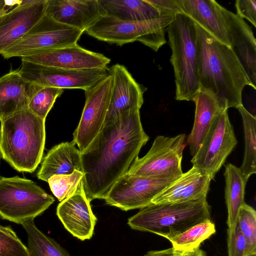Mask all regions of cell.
Returning <instances> with one entry per match:
<instances>
[{
    "instance_id": "obj_4",
    "label": "cell",
    "mask_w": 256,
    "mask_h": 256,
    "mask_svg": "<svg viewBox=\"0 0 256 256\" xmlns=\"http://www.w3.org/2000/svg\"><path fill=\"white\" fill-rule=\"evenodd\" d=\"M177 100H192L200 90L199 54L195 22L183 14H176L168 25Z\"/></svg>"
},
{
    "instance_id": "obj_19",
    "label": "cell",
    "mask_w": 256,
    "mask_h": 256,
    "mask_svg": "<svg viewBox=\"0 0 256 256\" xmlns=\"http://www.w3.org/2000/svg\"><path fill=\"white\" fill-rule=\"evenodd\" d=\"M44 14L84 32L105 15L98 0H47Z\"/></svg>"
},
{
    "instance_id": "obj_33",
    "label": "cell",
    "mask_w": 256,
    "mask_h": 256,
    "mask_svg": "<svg viewBox=\"0 0 256 256\" xmlns=\"http://www.w3.org/2000/svg\"><path fill=\"white\" fill-rule=\"evenodd\" d=\"M239 228L246 238L252 253H256V212L244 203L240 207L237 218Z\"/></svg>"
},
{
    "instance_id": "obj_6",
    "label": "cell",
    "mask_w": 256,
    "mask_h": 256,
    "mask_svg": "<svg viewBox=\"0 0 256 256\" xmlns=\"http://www.w3.org/2000/svg\"><path fill=\"white\" fill-rule=\"evenodd\" d=\"M174 17L164 16L150 20L135 22L105 15L85 32L99 40L120 46L138 41L157 52L166 42V28Z\"/></svg>"
},
{
    "instance_id": "obj_10",
    "label": "cell",
    "mask_w": 256,
    "mask_h": 256,
    "mask_svg": "<svg viewBox=\"0 0 256 256\" xmlns=\"http://www.w3.org/2000/svg\"><path fill=\"white\" fill-rule=\"evenodd\" d=\"M228 109L220 111L214 118L210 127L191 162L214 180L227 157L237 144Z\"/></svg>"
},
{
    "instance_id": "obj_39",
    "label": "cell",
    "mask_w": 256,
    "mask_h": 256,
    "mask_svg": "<svg viewBox=\"0 0 256 256\" xmlns=\"http://www.w3.org/2000/svg\"><path fill=\"white\" fill-rule=\"evenodd\" d=\"M247 256H256V253L251 254H248Z\"/></svg>"
},
{
    "instance_id": "obj_2",
    "label": "cell",
    "mask_w": 256,
    "mask_h": 256,
    "mask_svg": "<svg viewBox=\"0 0 256 256\" xmlns=\"http://www.w3.org/2000/svg\"><path fill=\"white\" fill-rule=\"evenodd\" d=\"M196 24V23H195ZM199 54L200 90L210 94L222 110L238 108L242 92L252 84L230 48L196 24Z\"/></svg>"
},
{
    "instance_id": "obj_36",
    "label": "cell",
    "mask_w": 256,
    "mask_h": 256,
    "mask_svg": "<svg viewBox=\"0 0 256 256\" xmlns=\"http://www.w3.org/2000/svg\"><path fill=\"white\" fill-rule=\"evenodd\" d=\"M160 12V15L174 16L182 14L177 0H146Z\"/></svg>"
},
{
    "instance_id": "obj_30",
    "label": "cell",
    "mask_w": 256,
    "mask_h": 256,
    "mask_svg": "<svg viewBox=\"0 0 256 256\" xmlns=\"http://www.w3.org/2000/svg\"><path fill=\"white\" fill-rule=\"evenodd\" d=\"M84 176L82 172L75 170L71 174L52 176L47 182L52 194L61 202L76 192Z\"/></svg>"
},
{
    "instance_id": "obj_14",
    "label": "cell",
    "mask_w": 256,
    "mask_h": 256,
    "mask_svg": "<svg viewBox=\"0 0 256 256\" xmlns=\"http://www.w3.org/2000/svg\"><path fill=\"white\" fill-rule=\"evenodd\" d=\"M22 60L70 70L106 68L110 62V60L104 54L84 48L77 43L40 51L22 58Z\"/></svg>"
},
{
    "instance_id": "obj_21",
    "label": "cell",
    "mask_w": 256,
    "mask_h": 256,
    "mask_svg": "<svg viewBox=\"0 0 256 256\" xmlns=\"http://www.w3.org/2000/svg\"><path fill=\"white\" fill-rule=\"evenodd\" d=\"M43 86L22 76L18 70L0 78V122L23 110Z\"/></svg>"
},
{
    "instance_id": "obj_29",
    "label": "cell",
    "mask_w": 256,
    "mask_h": 256,
    "mask_svg": "<svg viewBox=\"0 0 256 256\" xmlns=\"http://www.w3.org/2000/svg\"><path fill=\"white\" fill-rule=\"evenodd\" d=\"M215 232V225L210 220L194 225L168 240L174 250L186 252L200 248L202 242Z\"/></svg>"
},
{
    "instance_id": "obj_9",
    "label": "cell",
    "mask_w": 256,
    "mask_h": 256,
    "mask_svg": "<svg viewBox=\"0 0 256 256\" xmlns=\"http://www.w3.org/2000/svg\"><path fill=\"white\" fill-rule=\"evenodd\" d=\"M84 32L44 16L2 55L6 59L25 57L40 51L76 44Z\"/></svg>"
},
{
    "instance_id": "obj_31",
    "label": "cell",
    "mask_w": 256,
    "mask_h": 256,
    "mask_svg": "<svg viewBox=\"0 0 256 256\" xmlns=\"http://www.w3.org/2000/svg\"><path fill=\"white\" fill-rule=\"evenodd\" d=\"M64 90L43 86L34 96L28 108L35 115L46 120L56 99L63 92Z\"/></svg>"
},
{
    "instance_id": "obj_18",
    "label": "cell",
    "mask_w": 256,
    "mask_h": 256,
    "mask_svg": "<svg viewBox=\"0 0 256 256\" xmlns=\"http://www.w3.org/2000/svg\"><path fill=\"white\" fill-rule=\"evenodd\" d=\"M56 215L74 236L81 240L92 238L97 218L86 196L83 180L72 196L58 204Z\"/></svg>"
},
{
    "instance_id": "obj_20",
    "label": "cell",
    "mask_w": 256,
    "mask_h": 256,
    "mask_svg": "<svg viewBox=\"0 0 256 256\" xmlns=\"http://www.w3.org/2000/svg\"><path fill=\"white\" fill-rule=\"evenodd\" d=\"M212 180L208 174L192 166L158 194L152 204H174L206 198Z\"/></svg>"
},
{
    "instance_id": "obj_3",
    "label": "cell",
    "mask_w": 256,
    "mask_h": 256,
    "mask_svg": "<svg viewBox=\"0 0 256 256\" xmlns=\"http://www.w3.org/2000/svg\"><path fill=\"white\" fill-rule=\"evenodd\" d=\"M45 120L26 108L0 122V156L16 170L32 172L41 162Z\"/></svg>"
},
{
    "instance_id": "obj_16",
    "label": "cell",
    "mask_w": 256,
    "mask_h": 256,
    "mask_svg": "<svg viewBox=\"0 0 256 256\" xmlns=\"http://www.w3.org/2000/svg\"><path fill=\"white\" fill-rule=\"evenodd\" d=\"M47 0H22L0 14V54L9 48L44 16Z\"/></svg>"
},
{
    "instance_id": "obj_26",
    "label": "cell",
    "mask_w": 256,
    "mask_h": 256,
    "mask_svg": "<svg viewBox=\"0 0 256 256\" xmlns=\"http://www.w3.org/2000/svg\"><path fill=\"white\" fill-rule=\"evenodd\" d=\"M224 176L225 200L228 210L227 231L232 232L236 224L239 210L245 203V189L248 180L244 176L239 168L230 163L225 166Z\"/></svg>"
},
{
    "instance_id": "obj_32",
    "label": "cell",
    "mask_w": 256,
    "mask_h": 256,
    "mask_svg": "<svg viewBox=\"0 0 256 256\" xmlns=\"http://www.w3.org/2000/svg\"><path fill=\"white\" fill-rule=\"evenodd\" d=\"M0 256H30L28 247L10 226L0 224Z\"/></svg>"
},
{
    "instance_id": "obj_35",
    "label": "cell",
    "mask_w": 256,
    "mask_h": 256,
    "mask_svg": "<svg viewBox=\"0 0 256 256\" xmlns=\"http://www.w3.org/2000/svg\"><path fill=\"white\" fill-rule=\"evenodd\" d=\"M236 15L248 20L256 28V0H236L235 3Z\"/></svg>"
},
{
    "instance_id": "obj_28",
    "label": "cell",
    "mask_w": 256,
    "mask_h": 256,
    "mask_svg": "<svg viewBox=\"0 0 256 256\" xmlns=\"http://www.w3.org/2000/svg\"><path fill=\"white\" fill-rule=\"evenodd\" d=\"M242 116L244 136V153L242 164L239 168L247 180L256 173V118L243 105L237 108Z\"/></svg>"
},
{
    "instance_id": "obj_24",
    "label": "cell",
    "mask_w": 256,
    "mask_h": 256,
    "mask_svg": "<svg viewBox=\"0 0 256 256\" xmlns=\"http://www.w3.org/2000/svg\"><path fill=\"white\" fill-rule=\"evenodd\" d=\"M192 100L196 105L194 120L186 143L189 146L191 156H194L204 139L214 117L224 110L220 108L214 97L204 90H199Z\"/></svg>"
},
{
    "instance_id": "obj_5",
    "label": "cell",
    "mask_w": 256,
    "mask_h": 256,
    "mask_svg": "<svg viewBox=\"0 0 256 256\" xmlns=\"http://www.w3.org/2000/svg\"><path fill=\"white\" fill-rule=\"evenodd\" d=\"M206 198L183 202L152 204L128 219L132 229L150 232L168 240L192 226L210 220Z\"/></svg>"
},
{
    "instance_id": "obj_22",
    "label": "cell",
    "mask_w": 256,
    "mask_h": 256,
    "mask_svg": "<svg viewBox=\"0 0 256 256\" xmlns=\"http://www.w3.org/2000/svg\"><path fill=\"white\" fill-rule=\"evenodd\" d=\"M177 2L182 14L216 40L230 47L219 4L214 0H177Z\"/></svg>"
},
{
    "instance_id": "obj_37",
    "label": "cell",
    "mask_w": 256,
    "mask_h": 256,
    "mask_svg": "<svg viewBox=\"0 0 256 256\" xmlns=\"http://www.w3.org/2000/svg\"><path fill=\"white\" fill-rule=\"evenodd\" d=\"M144 256H206L200 248L193 250L181 252L174 250L172 248L159 250L148 252Z\"/></svg>"
},
{
    "instance_id": "obj_15",
    "label": "cell",
    "mask_w": 256,
    "mask_h": 256,
    "mask_svg": "<svg viewBox=\"0 0 256 256\" xmlns=\"http://www.w3.org/2000/svg\"><path fill=\"white\" fill-rule=\"evenodd\" d=\"M230 48L256 88V41L250 26L240 16L219 5Z\"/></svg>"
},
{
    "instance_id": "obj_40",
    "label": "cell",
    "mask_w": 256,
    "mask_h": 256,
    "mask_svg": "<svg viewBox=\"0 0 256 256\" xmlns=\"http://www.w3.org/2000/svg\"><path fill=\"white\" fill-rule=\"evenodd\" d=\"M1 178L0 176V178Z\"/></svg>"
},
{
    "instance_id": "obj_27",
    "label": "cell",
    "mask_w": 256,
    "mask_h": 256,
    "mask_svg": "<svg viewBox=\"0 0 256 256\" xmlns=\"http://www.w3.org/2000/svg\"><path fill=\"white\" fill-rule=\"evenodd\" d=\"M28 238L30 256H70L54 239L39 230L34 220L22 224Z\"/></svg>"
},
{
    "instance_id": "obj_34",
    "label": "cell",
    "mask_w": 256,
    "mask_h": 256,
    "mask_svg": "<svg viewBox=\"0 0 256 256\" xmlns=\"http://www.w3.org/2000/svg\"><path fill=\"white\" fill-rule=\"evenodd\" d=\"M228 256H247L251 252L248 242L242 233L236 222L234 229L228 232Z\"/></svg>"
},
{
    "instance_id": "obj_1",
    "label": "cell",
    "mask_w": 256,
    "mask_h": 256,
    "mask_svg": "<svg viewBox=\"0 0 256 256\" xmlns=\"http://www.w3.org/2000/svg\"><path fill=\"white\" fill-rule=\"evenodd\" d=\"M149 136L140 110L130 111L106 123L81 152L84 186L88 200L104 199L113 184L126 174Z\"/></svg>"
},
{
    "instance_id": "obj_7",
    "label": "cell",
    "mask_w": 256,
    "mask_h": 256,
    "mask_svg": "<svg viewBox=\"0 0 256 256\" xmlns=\"http://www.w3.org/2000/svg\"><path fill=\"white\" fill-rule=\"evenodd\" d=\"M54 198L32 180L0 178V218L22 224L41 215Z\"/></svg>"
},
{
    "instance_id": "obj_13",
    "label": "cell",
    "mask_w": 256,
    "mask_h": 256,
    "mask_svg": "<svg viewBox=\"0 0 256 256\" xmlns=\"http://www.w3.org/2000/svg\"><path fill=\"white\" fill-rule=\"evenodd\" d=\"M20 74L27 80L61 89L90 88L108 74V68L70 70L44 66L22 60Z\"/></svg>"
},
{
    "instance_id": "obj_23",
    "label": "cell",
    "mask_w": 256,
    "mask_h": 256,
    "mask_svg": "<svg viewBox=\"0 0 256 256\" xmlns=\"http://www.w3.org/2000/svg\"><path fill=\"white\" fill-rule=\"evenodd\" d=\"M75 170L83 172L81 152L72 141L64 142L48 151L42 161L37 176L47 182L52 176L71 174Z\"/></svg>"
},
{
    "instance_id": "obj_11",
    "label": "cell",
    "mask_w": 256,
    "mask_h": 256,
    "mask_svg": "<svg viewBox=\"0 0 256 256\" xmlns=\"http://www.w3.org/2000/svg\"><path fill=\"white\" fill-rule=\"evenodd\" d=\"M112 88V78L108 72L84 91L85 104L80 120L73 134L72 140L80 152L88 146L104 126Z\"/></svg>"
},
{
    "instance_id": "obj_25",
    "label": "cell",
    "mask_w": 256,
    "mask_h": 256,
    "mask_svg": "<svg viewBox=\"0 0 256 256\" xmlns=\"http://www.w3.org/2000/svg\"><path fill=\"white\" fill-rule=\"evenodd\" d=\"M98 1L105 15L122 20L144 22L156 19L162 16L158 10L146 0Z\"/></svg>"
},
{
    "instance_id": "obj_38",
    "label": "cell",
    "mask_w": 256,
    "mask_h": 256,
    "mask_svg": "<svg viewBox=\"0 0 256 256\" xmlns=\"http://www.w3.org/2000/svg\"><path fill=\"white\" fill-rule=\"evenodd\" d=\"M14 2L11 1L10 4H8L9 1L0 0V14L6 12L7 10L4 9L7 5L12 4Z\"/></svg>"
},
{
    "instance_id": "obj_8",
    "label": "cell",
    "mask_w": 256,
    "mask_h": 256,
    "mask_svg": "<svg viewBox=\"0 0 256 256\" xmlns=\"http://www.w3.org/2000/svg\"><path fill=\"white\" fill-rule=\"evenodd\" d=\"M186 134L157 136L147 154L136 157L127 173L156 179H176L182 174V160L186 146Z\"/></svg>"
},
{
    "instance_id": "obj_17",
    "label": "cell",
    "mask_w": 256,
    "mask_h": 256,
    "mask_svg": "<svg viewBox=\"0 0 256 256\" xmlns=\"http://www.w3.org/2000/svg\"><path fill=\"white\" fill-rule=\"evenodd\" d=\"M108 72L112 78V88L104 124L130 111L140 110L146 90L135 80L123 65L116 64L108 68Z\"/></svg>"
},
{
    "instance_id": "obj_12",
    "label": "cell",
    "mask_w": 256,
    "mask_h": 256,
    "mask_svg": "<svg viewBox=\"0 0 256 256\" xmlns=\"http://www.w3.org/2000/svg\"><path fill=\"white\" fill-rule=\"evenodd\" d=\"M176 179H156L127 172L111 186L104 199L110 206L124 211L141 209L152 204V200Z\"/></svg>"
}]
</instances>
